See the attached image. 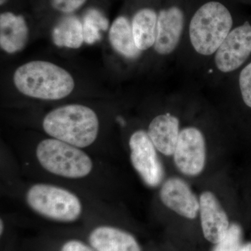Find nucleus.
I'll use <instances>...</instances> for the list:
<instances>
[{
  "mask_svg": "<svg viewBox=\"0 0 251 251\" xmlns=\"http://www.w3.org/2000/svg\"><path fill=\"white\" fill-rule=\"evenodd\" d=\"M236 25L227 0H188L187 22L176 58L178 67L201 76Z\"/></svg>",
  "mask_w": 251,
  "mask_h": 251,
  "instance_id": "1",
  "label": "nucleus"
},
{
  "mask_svg": "<svg viewBox=\"0 0 251 251\" xmlns=\"http://www.w3.org/2000/svg\"><path fill=\"white\" fill-rule=\"evenodd\" d=\"M33 160L44 174L66 182L83 183L98 172L97 162L85 150L50 137L36 145Z\"/></svg>",
  "mask_w": 251,
  "mask_h": 251,
  "instance_id": "2",
  "label": "nucleus"
},
{
  "mask_svg": "<svg viewBox=\"0 0 251 251\" xmlns=\"http://www.w3.org/2000/svg\"><path fill=\"white\" fill-rule=\"evenodd\" d=\"M43 130L50 138L87 150L98 139L100 120L93 109L69 104L50 110L43 118Z\"/></svg>",
  "mask_w": 251,
  "mask_h": 251,
  "instance_id": "3",
  "label": "nucleus"
},
{
  "mask_svg": "<svg viewBox=\"0 0 251 251\" xmlns=\"http://www.w3.org/2000/svg\"><path fill=\"white\" fill-rule=\"evenodd\" d=\"M23 198L32 212L54 222H76L87 212L86 201L75 190L50 181L29 185Z\"/></svg>",
  "mask_w": 251,
  "mask_h": 251,
  "instance_id": "4",
  "label": "nucleus"
},
{
  "mask_svg": "<svg viewBox=\"0 0 251 251\" xmlns=\"http://www.w3.org/2000/svg\"><path fill=\"white\" fill-rule=\"evenodd\" d=\"M13 80L23 95L44 100H61L75 88L74 77L67 70L46 61H31L20 66Z\"/></svg>",
  "mask_w": 251,
  "mask_h": 251,
  "instance_id": "5",
  "label": "nucleus"
},
{
  "mask_svg": "<svg viewBox=\"0 0 251 251\" xmlns=\"http://www.w3.org/2000/svg\"><path fill=\"white\" fill-rule=\"evenodd\" d=\"M188 0H163L152 52L161 62L176 61L187 22Z\"/></svg>",
  "mask_w": 251,
  "mask_h": 251,
  "instance_id": "6",
  "label": "nucleus"
},
{
  "mask_svg": "<svg viewBox=\"0 0 251 251\" xmlns=\"http://www.w3.org/2000/svg\"><path fill=\"white\" fill-rule=\"evenodd\" d=\"M128 145L130 163L145 184L150 188L159 186L164 179V168L147 130L133 131Z\"/></svg>",
  "mask_w": 251,
  "mask_h": 251,
  "instance_id": "7",
  "label": "nucleus"
},
{
  "mask_svg": "<svg viewBox=\"0 0 251 251\" xmlns=\"http://www.w3.org/2000/svg\"><path fill=\"white\" fill-rule=\"evenodd\" d=\"M176 168L187 176H197L204 170L206 163L205 135L196 126L181 128L174 154Z\"/></svg>",
  "mask_w": 251,
  "mask_h": 251,
  "instance_id": "8",
  "label": "nucleus"
},
{
  "mask_svg": "<svg viewBox=\"0 0 251 251\" xmlns=\"http://www.w3.org/2000/svg\"><path fill=\"white\" fill-rule=\"evenodd\" d=\"M200 215L203 234L206 240L217 244L228 232V216L215 195L204 191L200 196Z\"/></svg>",
  "mask_w": 251,
  "mask_h": 251,
  "instance_id": "9",
  "label": "nucleus"
},
{
  "mask_svg": "<svg viewBox=\"0 0 251 251\" xmlns=\"http://www.w3.org/2000/svg\"><path fill=\"white\" fill-rule=\"evenodd\" d=\"M161 202L168 209L186 219H194L200 211V201L184 180L172 177L160 189Z\"/></svg>",
  "mask_w": 251,
  "mask_h": 251,
  "instance_id": "10",
  "label": "nucleus"
},
{
  "mask_svg": "<svg viewBox=\"0 0 251 251\" xmlns=\"http://www.w3.org/2000/svg\"><path fill=\"white\" fill-rule=\"evenodd\" d=\"M181 130L179 117L171 111L156 115L149 123L148 133L158 152L173 156Z\"/></svg>",
  "mask_w": 251,
  "mask_h": 251,
  "instance_id": "11",
  "label": "nucleus"
},
{
  "mask_svg": "<svg viewBox=\"0 0 251 251\" xmlns=\"http://www.w3.org/2000/svg\"><path fill=\"white\" fill-rule=\"evenodd\" d=\"M89 242L94 251H142L131 234L110 225H100L92 229Z\"/></svg>",
  "mask_w": 251,
  "mask_h": 251,
  "instance_id": "12",
  "label": "nucleus"
},
{
  "mask_svg": "<svg viewBox=\"0 0 251 251\" xmlns=\"http://www.w3.org/2000/svg\"><path fill=\"white\" fill-rule=\"evenodd\" d=\"M158 9L151 6H143L137 9L130 18L135 45L143 54L152 52L156 42Z\"/></svg>",
  "mask_w": 251,
  "mask_h": 251,
  "instance_id": "13",
  "label": "nucleus"
},
{
  "mask_svg": "<svg viewBox=\"0 0 251 251\" xmlns=\"http://www.w3.org/2000/svg\"><path fill=\"white\" fill-rule=\"evenodd\" d=\"M29 38L25 19L12 12L0 15V46L7 53L20 52L25 47Z\"/></svg>",
  "mask_w": 251,
  "mask_h": 251,
  "instance_id": "14",
  "label": "nucleus"
},
{
  "mask_svg": "<svg viewBox=\"0 0 251 251\" xmlns=\"http://www.w3.org/2000/svg\"><path fill=\"white\" fill-rule=\"evenodd\" d=\"M109 41L115 52L127 60L135 62L143 57V52L135 45L130 18L127 16H118L112 22L109 30Z\"/></svg>",
  "mask_w": 251,
  "mask_h": 251,
  "instance_id": "15",
  "label": "nucleus"
},
{
  "mask_svg": "<svg viewBox=\"0 0 251 251\" xmlns=\"http://www.w3.org/2000/svg\"><path fill=\"white\" fill-rule=\"evenodd\" d=\"M52 39L57 47L79 49L85 43L82 21L74 15H66L54 26Z\"/></svg>",
  "mask_w": 251,
  "mask_h": 251,
  "instance_id": "16",
  "label": "nucleus"
},
{
  "mask_svg": "<svg viewBox=\"0 0 251 251\" xmlns=\"http://www.w3.org/2000/svg\"><path fill=\"white\" fill-rule=\"evenodd\" d=\"M216 88L223 90V95L239 99L251 110V61L235 74L229 75Z\"/></svg>",
  "mask_w": 251,
  "mask_h": 251,
  "instance_id": "17",
  "label": "nucleus"
},
{
  "mask_svg": "<svg viewBox=\"0 0 251 251\" xmlns=\"http://www.w3.org/2000/svg\"><path fill=\"white\" fill-rule=\"evenodd\" d=\"M82 26L85 43L92 45L101 39V31L108 29L109 21L101 11L91 8L84 15Z\"/></svg>",
  "mask_w": 251,
  "mask_h": 251,
  "instance_id": "18",
  "label": "nucleus"
},
{
  "mask_svg": "<svg viewBox=\"0 0 251 251\" xmlns=\"http://www.w3.org/2000/svg\"><path fill=\"white\" fill-rule=\"evenodd\" d=\"M242 229L239 225H230L228 232L216 247L214 251H240L242 247Z\"/></svg>",
  "mask_w": 251,
  "mask_h": 251,
  "instance_id": "19",
  "label": "nucleus"
},
{
  "mask_svg": "<svg viewBox=\"0 0 251 251\" xmlns=\"http://www.w3.org/2000/svg\"><path fill=\"white\" fill-rule=\"evenodd\" d=\"M87 0H50L52 7L65 15L72 14L85 4Z\"/></svg>",
  "mask_w": 251,
  "mask_h": 251,
  "instance_id": "20",
  "label": "nucleus"
},
{
  "mask_svg": "<svg viewBox=\"0 0 251 251\" xmlns=\"http://www.w3.org/2000/svg\"><path fill=\"white\" fill-rule=\"evenodd\" d=\"M60 251H94L90 245H87L85 243L80 240L73 239L67 241L62 246Z\"/></svg>",
  "mask_w": 251,
  "mask_h": 251,
  "instance_id": "21",
  "label": "nucleus"
},
{
  "mask_svg": "<svg viewBox=\"0 0 251 251\" xmlns=\"http://www.w3.org/2000/svg\"><path fill=\"white\" fill-rule=\"evenodd\" d=\"M240 251H251V242L247 243L242 246Z\"/></svg>",
  "mask_w": 251,
  "mask_h": 251,
  "instance_id": "22",
  "label": "nucleus"
},
{
  "mask_svg": "<svg viewBox=\"0 0 251 251\" xmlns=\"http://www.w3.org/2000/svg\"><path fill=\"white\" fill-rule=\"evenodd\" d=\"M4 230V220L1 219L0 220V232H1V234H3Z\"/></svg>",
  "mask_w": 251,
  "mask_h": 251,
  "instance_id": "23",
  "label": "nucleus"
},
{
  "mask_svg": "<svg viewBox=\"0 0 251 251\" xmlns=\"http://www.w3.org/2000/svg\"><path fill=\"white\" fill-rule=\"evenodd\" d=\"M7 1L8 0H0V5H1V6H3V5L6 4Z\"/></svg>",
  "mask_w": 251,
  "mask_h": 251,
  "instance_id": "24",
  "label": "nucleus"
}]
</instances>
